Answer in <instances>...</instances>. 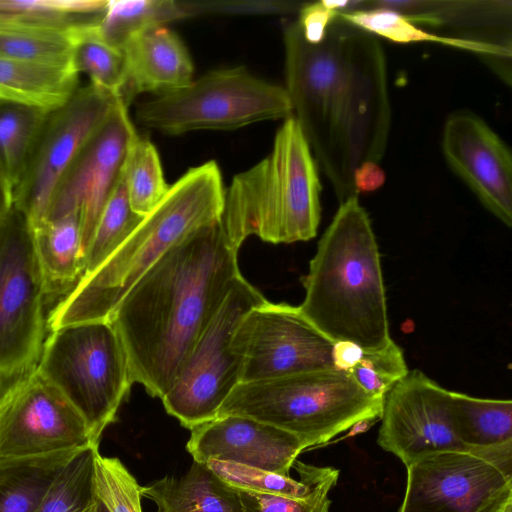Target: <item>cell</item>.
Here are the masks:
<instances>
[{
  "mask_svg": "<svg viewBox=\"0 0 512 512\" xmlns=\"http://www.w3.org/2000/svg\"><path fill=\"white\" fill-rule=\"evenodd\" d=\"M286 91L317 165L340 203L357 196L353 174L378 163L387 146L391 108L378 39L337 18L322 42L306 41L298 21L283 29Z\"/></svg>",
  "mask_w": 512,
  "mask_h": 512,
  "instance_id": "cell-1",
  "label": "cell"
},
{
  "mask_svg": "<svg viewBox=\"0 0 512 512\" xmlns=\"http://www.w3.org/2000/svg\"><path fill=\"white\" fill-rule=\"evenodd\" d=\"M240 276L238 249L227 239L221 220L168 249L109 317L133 383L162 399Z\"/></svg>",
  "mask_w": 512,
  "mask_h": 512,
  "instance_id": "cell-2",
  "label": "cell"
},
{
  "mask_svg": "<svg viewBox=\"0 0 512 512\" xmlns=\"http://www.w3.org/2000/svg\"><path fill=\"white\" fill-rule=\"evenodd\" d=\"M303 316L330 341L377 350L392 338L376 236L358 196L340 203L303 279Z\"/></svg>",
  "mask_w": 512,
  "mask_h": 512,
  "instance_id": "cell-3",
  "label": "cell"
},
{
  "mask_svg": "<svg viewBox=\"0 0 512 512\" xmlns=\"http://www.w3.org/2000/svg\"><path fill=\"white\" fill-rule=\"evenodd\" d=\"M224 202L218 164L210 160L190 168L130 236L54 307L47 319L50 331L109 319L129 289L168 249L189 233L221 220Z\"/></svg>",
  "mask_w": 512,
  "mask_h": 512,
  "instance_id": "cell-4",
  "label": "cell"
},
{
  "mask_svg": "<svg viewBox=\"0 0 512 512\" xmlns=\"http://www.w3.org/2000/svg\"><path fill=\"white\" fill-rule=\"evenodd\" d=\"M277 130L270 153L236 174L225 190L221 225L239 249L249 236L273 244L307 241L321 220V182L308 141L292 115Z\"/></svg>",
  "mask_w": 512,
  "mask_h": 512,
  "instance_id": "cell-5",
  "label": "cell"
},
{
  "mask_svg": "<svg viewBox=\"0 0 512 512\" xmlns=\"http://www.w3.org/2000/svg\"><path fill=\"white\" fill-rule=\"evenodd\" d=\"M383 400L367 394L344 371L325 369L241 382L220 415H241L297 436L307 448L325 443L362 420L380 419Z\"/></svg>",
  "mask_w": 512,
  "mask_h": 512,
  "instance_id": "cell-6",
  "label": "cell"
},
{
  "mask_svg": "<svg viewBox=\"0 0 512 512\" xmlns=\"http://www.w3.org/2000/svg\"><path fill=\"white\" fill-rule=\"evenodd\" d=\"M37 368L78 411L93 443L99 445L133 384L125 350L110 320L52 330Z\"/></svg>",
  "mask_w": 512,
  "mask_h": 512,
  "instance_id": "cell-7",
  "label": "cell"
},
{
  "mask_svg": "<svg viewBox=\"0 0 512 512\" xmlns=\"http://www.w3.org/2000/svg\"><path fill=\"white\" fill-rule=\"evenodd\" d=\"M292 115L285 87L260 79L243 66L210 71L135 107L138 123L169 135L238 129Z\"/></svg>",
  "mask_w": 512,
  "mask_h": 512,
  "instance_id": "cell-8",
  "label": "cell"
},
{
  "mask_svg": "<svg viewBox=\"0 0 512 512\" xmlns=\"http://www.w3.org/2000/svg\"><path fill=\"white\" fill-rule=\"evenodd\" d=\"M47 296L32 228L13 206L0 227V385L37 366Z\"/></svg>",
  "mask_w": 512,
  "mask_h": 512,
  "instance_id": "cell-9",
  "label": "cell"
},
{
  "mask_svg": "<svg viewBox=\"0 0 512 512\" xmlns=\"http://www.w3.org/2000/svg\"><path fill=\"white\" fill-rule=\"evenodd\" d=\"M265 301L241 275L199 336L174 385L161 399L166 412L185 428L216 418L241 383L242 360L231 350V340L241 319Z\"/></svg>",
  "mask_w": 512,
  "mask_h": 512,
  "instance_id": "cell-10",
  "label": "cell"
},
{
  "mask_svg": "<svg viewBox=\"0 0 512 512\" xmlns=\"http://www.w3.org/2000/svg\"><path fill=\"white\" fill-rule=\"evenodd\" d=\"M95 445L78 411L37 366L0 385V461Z\"/></svg>",
  "mask_w": 512,
  "mask_h": 512,
  "instance_id": "cell-11",
  "label": "cell"
},
{
  "mask_svg": "<svg viewBox=\"0 0 512 512\" xmlns=\"http://www.w3.org/2000/svg\"><path fill=\"white\" fill-rule=\"evenodd\" d=\"M119 100L89 83L49 111L13 192L14 207L26 216L31 228L45 220L61 177Z\"/></svg>",
  "mask_w": 512,
  "mask_h": 512,
  "instance_id": "cell-12",
  "label": "cell"
},
{
  "mask_svg": "<svg viewBox=\"0 0 512 512\" xmlns=\"http://www.w3.org/2000/svg\"><path fill=\"white\" fill-rule=\"evenodd\" d=\"M332 347L298 306L268 301L241 319L231 340L242 360L241 382L335 369Z\"/></svg>",
  "mask_w": 512,
  "mask_h": 512,
  "instance_id": "cell-13",
  "label": "cell"
},
{
  "mask_svg": "<svg viewBox=\"0 0 512 512\" xmlns=\"http://www.w3.org/2000/svg\"><path fill=\"white\" fill-rule=\"evenodd\" d=\"M380 419L378 445L406 467L440 452L469 453L454 432L450 391L418 369L385 395Z\"/></svg>",
  "mask_w": 512,
  "mask_h": 512,
  "instance_id": "cell-14",
  "label": "cell"
},
{
  "mask_svg": "<svg viewBox=\"0 0 512 512\" xmlns=\"http://www.w3.org/2000/svg\"><path fill=\"white\" fill-rule=\"evenodd\" d=\"M136 129L120 99L106 122L85 144L57 184L46 219L78 212L83 259L99 216L120 174Z\"/></svg>",
  "mask_w": 512,
  "mask_h": 512,
  "instance_id": "cell-15",
  "label": "cell"
},
{
  "mask_svg": "<svg viewBox=\"0 0 512 512\" xmlns=\"http://www.w3.org/2000/svg\"><path fill=\"white\" fill-rule=\"evenodd\" d=\"M407 468L399 512H480L512 476L470 453L447 451Z\"/></svg>",
  "mask_w": 512,
  "mask_h": 512,
  "instance_id": "cell-16",
  "label": "cell"
},
{
  "mask_svg": "<svg viewBox=\"0 0 512 512\" xmlns=\"http://www.w3.org/2000/svg\"><path fill=\"white\" fill-rule=\"evenodd\" d=\"M442 151L450 168L502 223L512 225V156L505 142L476 114L452 113Z\"/></svg>",
  "mask_w": 512,
  "mask_h": 512,
  "instance_id": "cell-17",
  "label": "cell"
},
{
  "mask_svg": "<svg viewBox=\"0 0 512 512\" xmlns=\"http://www.w3.org/2000/svg\"><path fill=\"white\" fill-rule=\"evenodd\" d=\"M190 431L186 449L194 461L215 459L285 476L307 449L294 434L241 415H220Z\"/></svg>",
  "mask_w": 512,
  "mask_h": 512,
  "instance_id": "cell-18",
  "label": "cell"
},
{
  "mask_svg": "<svg viewBox=\"0 0 512 512\" xmlns=\"http://www.w3.org/2000/svg\"><path fill=\"white\" fill-rule=\"evenodd\" d=\"M121 48L126 62V81L120 98L127 106L140 93L165 95L193 80V62L186 46L165 26L138 31L130 35Z\"/></svg>",
  "mask_w": 512,
  "mask_h": 512,
  "instance_id": "cell-19",
  "label": "cell"
},
{
  "mask_svg": "<svg viewBox=\"0 0 512 512\" xmlns=\"http://www.w3.org/2000/svg\"><path fill=\"white\" fill-rule=\"evenodd\" d=\"M413 23L456 28L460 38L511 46V1H371Z\"/></svg>",
  "mask_w": 512,
  "mask_h": 512,
  "instance_id": "cell-20",
  "label": "cell"
},
{
  "mask_svg": "<svg viewBox=\"0 0 512 512\" xmlns=\"http://www.w3.org/2000/svg\"><path fill=\"white\" fill-rule=\"evenodd\" d=\"M454 432L468 452L512 476V402L450 391Z\"/></svg>",
  "mask_w": 512,
  "mask_h": 512,
  "instance_id": "cell-21",
  "label": "cell"
},
{
  "mask_svg": "<svg viewBox=\"0 0 512 512\" xmlns=\"http://www.w3.org/2000/svg\"><path fill=\"white\" fill-rule=\"evenodd\" d=\"M338 18L365 32L393 42L437 43L478 54L486 59L505 81L510 83L511 46L427 32L403 14L373 5L371 1H365L363 9L340 13Z\"/></svg>",
  "mask_w": 512,
  "mask_h": 512,
  "instance_id": "cell-22",
  "label": "cell"
},
{
  "mask_svg": "<svg viewBox=\"0 0 512 512\" xmlns=\"http://www.w3.org/2000/svg\"><path fill=\"white\" fill-rule=\"evenodd\" d=\"M142 496L156 504L157 512H244L238 490L194 460L184 475L143 486Z\"/></svg>",
  "mask_w": 512,
  "mask_h": 512,
  "instance_id": "cell-23",
  "label": "cell"
},
{
  "mask_svg": "<svg viewBox=\"0 0 512 512\" xmlns=\"http://www.w3.org/2000/svg\"><path fill=\"white\" fill-rule=\"evenodd\" d=\"M80 86L72 61L43 63L0 57V100L48 111L68 101Z\"/></svg>",
  "mask_w": 512,
  "mask_h": 512,
  "instance_id": "cell-24",
  "label": "cell"
},
{
  "mask_svg": "<svg viewBox=\"0 0 512 512\" xmlns=\"http://www.w3.org/2000/svg\"><path fill=\"white\" fill-rule=\"evenodd\" d=\"M32 233L47 295L70 292L84 271L80 214L46 219Z\"/></svg>",
  "mask_w": 512,
  "mask_h": 512,
  "instance_id": "cell-25",
  "label": "cell"
},
{
  "mask_svg": "<svg viewBox=\"0 0 512 512\" xmlns=\"http://www.w3.org/2000/svg\"><path fill=\"white\" fill-rule=\"evenodd\" d=\"M79 451L0 461V512H37L54 481Z\"/></svg>",
  "mask_w": 512,
  "mask_h": 512,
  "instance_id": "cell-26",
  "label": "cell"
},
{
  "mask_svg": "<svg viewBox=\"0 0 512 512\" xmlns=\"http://www.w3.org/2000/svg\"><path fill=\"white\" fill-rule=\"evenodd\" d=\"M107 0H0V26L71 32L99 20Z\"/></svg>",
  "mask_w": 512,
  "mask_h": 512,
  "instance_id": "cell-27",
  "label": "cell"
},
{
  "mask_svg": "<svg viewBox=\"0 0 512 512\" xmlns=\"http://www.w3.org/2000/svg\"><path fill=\"white\" fill-rule=\"evenodd\" d=\"M98 21L79 26L71 32V61L79 75L88 76L90 84L120 98L126 81L124 52L102 36Z\"/></svg>",
  "mask_w": 512,
  "mask_h": 512,
  "instance_id": "cell-28",
  "label": "cell"
},
{
  "mask_svg": "<svg viewBox=\"0 0 512 512\" xmlns=\"http://www.w3.org/2000/svg\"><path fill=\"white\" fill-rule=\"evenodd\" d=\"M49 111L0 100V165L10 184L21 180Z\"/></svg>",
  "mask_w": 512,
  "mask_h": 512,
  "instance_id": "cell-29",
  "label": "cell"
},
{
  "mask_svg": "<svg viewBox=\"0 0 512 512\" xmlns=\"http://www.w3.org/2000/svg\"><path fill=\"white\" fill-rule=\"evenodd\" d=\"M122 174L131 209L142 217L154 209L169 188L156 147L137 131L129 140Z\"/></svg>",
  "mask_w": 512,
  "mask_h": 512,
  "instance_id": "cell-30",
  "label": "cell"
},
{
  "mask_svg": "<svg viewBox=\"0 0 512 512\" xmlns=\"http://www.w3.org/2000/svg\"><path fill=\"white\" fill-rule=\"evenodd\" d=\"M183 2L173 0H113L98 21L102 36L121 47L132 34L188 17Z\"/></svg>",
  "mask_w": 512,
  "mask_h": 512,
  "instance_id": "cell-31",
  "label": "cell"
},
{
  "mask_svg": "<svg viewBox=\"0 0 512 512\" xmlns=\"http://www.w3.org/2000/svg\"><path fill=\"white\" fill-rule=\"evenodd\" d=\"M142 219L131 209L121 172L85 252L82 277L93 273L130 236Z\"/></svg>",
  "mask_w": 512,
  "mask_h": 512,
  "instance_id": "cell-32",
  "label": "cell"
},
{
  "mask_svg": "<svg viewBox=\"0 0 512 512\" xmlns=\"http://www.w3.org/2000/svg\"><path fill=\"white\" fill-rule=\"evenodd\" d=\"M98 446L77 452L42 500L37 512H96L94 485Z\"/></svg>",
  "mask_w": 512,
  "mask_h": 512,
  "instance_id": "cell-33",
  "label": "cell"
},
{
  "mask_svg": "<svg viewBox=\"0 0 512 512\" xmlns=\"http://www.w3.org/2000/svg\"><path fill=\"white\" fill-rule=\"evenodd\" d=\"M71 32L0 26V57L68 63L73 47Z\"/></svg>",
  "mask_w": 512,
  "mask_h": 512,
  "instance_id": "cell-34",
  "label": "cell"
},
{
  "mask_svg": "<svg viewBox=\"0 0 512 512\" xmlns=\"http://www.w3.org/2000/svg\"><path fill=\"white\" fill-rule=\"evenodd\" d=\"M409 372L402 348L393 340L377 350H364L359 362L347 372L370 396L385 395Z\"/></svg>",
  "mask_w": 512,
  "mask_h": 512,
  "instance_id": "cell-35",
  "label": "cell"
},
{
  "mask_svg": "<svg viewBox=\"0 0 512 512\" xmlns=\"http://www.w3.org/2000/svg\"><path fill=\"white\" fill-rule=\"evenodd\" d=\"M94 485L97 498L109 512H142V487L118 458H95Z\"/></svg>",
  "mask_w": 512,
  "mask_h": 512,
  "instance_id": "cell-36",
  "label": "cell"
},
{
  "mask_svg": "<svg viewBox=\"0 0 512 512\" xmlns=\"http://www.w3.org/2000/svg\"><path fill=\"white\" fill-rule=\"evenodd\" d=\"M333 487L324 485L303 499L237 490L244 512H330Z\"/></svg>",
  "mask_w": 512,
  "mask_h": 512,
  "instance_id": "cell-37",
  "label": "cell"
},
{
  "mask_svg": "<svg viewBox=\"0 0 512 512\" xmlns=\"http://www.w3.org/2000/svg\"><path fill=\"white\" fill-rule=\"evenodd\" d=\"M364 1H318L303 4L297 20L307 42L318 44L323 41L330 24L340 13L362 9Z\"/></svg>",
  "mask_w": 512,
  "mask_h": 512,
  "instance_id": "cell-38",
  "label": "cell"
},
{
  "mask_svg": "<svg viewBox=\"0 0 512 512\" xmlns=\"http://www.w3.org/2000/svg\"><path fill=\"white\" fill-rule=\"evenodd\" d=\"M386 176L384 170L373 161L362 163L353 174L356 193L372 192L383 186Z\"/></svg>",
  "mask_w": 512,
  "mask_h": 512,
  "instance_id": "cell-39",
  "label": "cell"
},
{
  "mask_svg": "<svg viewBox=\"0 0 512 512\" xmlns=\"http://www.w3.org/2000/svg\"><path fill=\"white\" fill-rule=\"evenodd\" d=\"M363 349L351 341H336L332 347V363L336 370L349 372L360 360Z\"/></svg>",
  "mask_w": 512,
  "mask_h": 512,
  "instance_id": "cell-40",
  "label": "cell"
},
{
  "mask_svg": "<svg viewBox=\"0 0 512 512\" xmlns=\"http://www.w3.org/2000/svg\"><path fill=\"white\" fill-rule=\"evenodd\" d=\"M480 512H512V483L495 494Z\"/></svg>",
  "mask_w": 512,
  "mask_h": 512,
  "instance_id": "cell-41",
  "label": "cell"
},
{
  "mask_svg": "<svg viewBox=\"0 0 512 512\" xmlns=\"http://www.w3.org/2000/svg\"><path fill=\"white\" fill-rule=\"evenodd\" d=\"M14 206L13 187L0 165V227Z\"/></svg>",
  "mask_w": 512,
  "mask_h": 512,
  "instance_id": "cell-42",
  "label": "cell"
},
{
  "mask_svg": "<svg viewBox=\"0 0 512 512\" xmlns=\"http://www.w3.org/2000/svg\"><path fill=\"white\" fill-rule=\"evenodd\" d=\"M96 512H109L107 507L97 498Z\"/></svg>",
  "mask_w": 512,
  "mask_h": 512,
  "instance_id": "cell-43",
  "label": "cell"
}]
</instances>
